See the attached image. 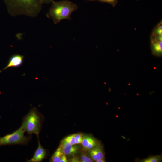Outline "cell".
<instances>
[{
  "instance_id": "cell-1",
  "label": "cell",
  "mask_w": 162,
  "mask_h": 162,
  "mask_svg": "<svg viewBox=\"0 0 162 162\" xmlns=\"http://www.w3.org/2000/svg\"><path fill=\"white\" fill-rule=\"evenodd\" d=\"M9 14L15 17L25 16L34 18L37 16L42 8L39 0H3Z\"/></svg>"
},
{
  "instance_id": "cell-2",
  "label": "cell",
  "mask_w": 162,
  "mask_h": 162,
  "mask_svg": "<svg viewBox=\"0 0 162 162\" xmlns=\"http://www.w3.org/2000/svg\"><path fill=\"white\" fill-rule=\"evenodd\" d=\"M52 3L46 16L51 19L56 24L64 19L70 20L72 13L78 8L76 4L67 0L57 2L54 1Z\"/></svg>"
},
{
  "instance_id": "cell-3",
  "label": "cell",
  "mask_w": 162,
  "mask_h": 162,
  "mask_svg": "<svg viewBox=\"0 0 162 162\" xmlns=\"http://www.w3.org/2000/svg\"><path fill=\"white\" fill-rule=\"evenodd\" d=\"M43 120V116L37 108L34 107L23 118L21 127L28 135L34 134L38 136L41 130Z\"/></svg>"
},
{
  "instance_id": "cell-4",
  "label": "cell",
  "mask_w": 162,
  "mask_h": 162,
  "mask_svg": "<svg viewBox=\"0 0 162 162\" xmlns=\"http://www.w3.org/2000/svg\"><path fill=\"white\" fill-rule=\"evenodd\" d=\"M25 132L21 126L16 130L4 136L0 137V146L16 144L26 145L31 140V136L24 135Z\"/></svg>"
},
{
  "instance_id": "cell-5",
  "label": "cell",
  "mask_w": 162,
  "mask_h": 162,
  "mask_svg": "<svg viewBox=\"0 0 162 162\" xmlns=\"http://www.w3.org/2000/svg\"><path fill=\"white\" fill-rule=\"evenodd\" d=\"M38 146L35 150L32 157L28 161L30 162H40L45 158L47 155V152L41 146L39 136H38Z\"/></svg>"
},
{
  "instance_id": "cell-6",
  "label": "cell",
  "mask_w": 162,
  "mask_h": 162,
  "mask_svg": "<svg viewBox=\"0 0 162 162\" xmlns=\"http://www.w3.org/2000/svg\"><path fill=\"white\" fill-rule=\"evenodd\" d=\"M24 56L19 54H15L12 55L9 58L7 66L0 73L9 68L19 67L22 64L24 58Z\"/></svg>"
},
{
  "instance_id": "cell-7",
  "label": "cell",
  "mask_w": 162,
  "mask_h": 162,
  "mask_svg": "<svg viewBox=\"0 0 162 162\" xmlns=\"http://www.w3.org/2000/svg\"><path fill=\"white\" fill-rule=\"evenodd\" d=\"M60 146L63 153L65 155H74L77 153L80 150L78 146L71 145L63 140L61 142Z\"/></svg>"
},
{
  "instance_id": "cell-8",
  "label": "cell",
  "mask_w": 162,
  "mask_h": 162,
  "mask_svg": "<svg viewBox=\"0 0 162 162\" xmlns=\"http://www.w3.org/2000/svg\"><path fill=\"white\" fill-rule=\"evenodd\" d=\"M150 46L152 54L160 57L162 55V41L151 38Z\"/></svg>"
},
{
  "instance_id": "cell-9",
  "label": "cell",
  "mask_w": 162,
  "mask_h": 162,
  "mask_svg": "<svg viewBox=\"0 0 162 162\" xmlns=\"http://www.w3.org/2000/svg\"><path fill=\"white\" fill-rule=\"evenodd\" d=\"M88 150L89 155L93 160L96 161L104 158V153L103 149L100 145Z\"/></svg>"
},
{
  "instance_id": "cell-10",
  "label": "cell",
  "mask_w": 162,
  "mask_h": 162,
  "mask_svg": "<svg viewBox=\"0 0 162 162\" xmlns=\"http://www.w3.org/2000/svg\"><path fill=\"white\" fill-rule=\"evenodd\" d=\"M86 149L90 150L100 145L98 142L92 137L85 136L83 137L81 143Z\"/></svg>"
},
{
  "instance_id": "cell-11",
  "label": "cell",
  "mask_w": 162,
  "mask_h": 162,
  "mask_svg": "<svg viewBox=\"0 0 162 162\" xmlns=\"http://www.w3.org/2000/svg\"><path fill=\"white\" fill-rule=\"evenodd\" d=\"M60 146L57 149L52 155L50 161L52 162H60L62 156L64 154Z\"/></svg>"
},
{
  "instance_id": "cell-12",
  "label": "cell",
  "mask_w": 162,
  "mask_h": 162,
  "mask_svg": "<svg viewBox=\"0 0 162 162\" xmlns=\"http://www.w3.org/2000/svg\"><path fill=\"white\" fill-rule=\"evenodd\" d=\"M162 21H160L153 29L151 35L162 36Z\"/></svg>"
},
{
  "instance_id": "cell-13",
  "label": "cell",
  "mask_w": 162,
  "mask_h": 162,
  "mask_svg": "<svg viewBox=\"0 0 162 162\" xmlns=\"http://www.w3.org/2000/svg\"><path fill=\"white\" fill-rule=\"evenodd\" d=\"M162 160L161 155L149 156L147 158L139 160V162H159Z\"/></svg>"
},
{
  "instance_id": "cell-14",
  "label": "cell",
  "mask_w": 162,
  "mask_h": 162,
  "mask_svg": "<svg viewBox=\"0 0 162 162\" xmlns=\"http://www.w3.org/2000/svg\"><path fill=\"white\" fill-rule=\"evenodd\" d=\"M80 159L82 162H92L93 160L91 158L90 156L86 152H82L80 155Z\"/></svg>"
},
{
  "instance_id": "cell-15",
  "label": "cell",
  "mask_w": 162,
  "mask_h": 162,
  "mask_svg": "<svg viewBox=\"0 0 162 162\" xmlns=\"http://www.w3.org/2000/svg\"><path fill=\"white\" fill-rule=\"evenodd\" d=\"M65 142L72 145H76L75 134L66 137L63 140Z\"/></svg>"
},
{
  "instance_id": "cell-16",
  "label": "cell",
  "mask_w": 162,
  "mask_h": 162,
  "mask_svg": "<svg viewBox=\"0 0 162 162\" xmlns=\"http://www.w3.org/2000/svg\"><path fill=\"white\" fill-rule=\"evenodd\" d=\"M88 1H98L101 3H106L111 5L113 7H115L118 2L117 0H88Z\"/></svg>"
},
{
  "instance_id": "cell-17",
  "label": "cell",
  "mask_w": 162,
  "mask_h": 162,
  "mask_svg": "<svg viewBox=\"0 0 162 162\" xmlns=\"http://www.w3.org/2000/svg\"><path fill=\"white\" fill-rule=\"evenodd\" d=\"M83 136L81 133L75 134V142L76 144L82 143L83 138Z\"/></svg>"
},
{
  "instance_id": "cell-18",
  "label": "cell",
  "mask_w": 162,
  "mask_h": 162,
  "mask_svg": "<svg viewBox=\"0 0 162 162\" xmlns=\"http://www.w3.org/2000/svg\"><path fill=\"white\" fill-rule=\"evenodd\" d=\"M70 161L72 162H81L80 158L77 156H74L70 160Z\"/></svg>"
},
{
  "instance_id": "cell-19",
  "label": "cell",
  "mask_w": 162,
  "mask_h": 162,
  "mask_svg": "<svg viewBox=\"0 0 162 162\" xmlns=\"http://www.w3.org/2000/svg\"><path fill=\"white\" fill-rule=\"evenodd\" d=\"M68 160L67 159L66 155L64 154L62 157L60 162H67Z\"/></svg>"
},
{
  "instance_id": "cell-20",
  "label": "cell",
  "mask_w": 162,
  "mask_h": 162,
  "mask_svg": "<svg viewBox=\"0 0 162 162\" xmlns=\"http://www.w3.org/2000/svg\"><path fill=\"white\" fill-rule=\"evenodd\" d=\"M42 4L52 3L54 0H39Z\"/></svg>"
},
{
  "instance_id": "cell-21",
  "label": "cell",
  "mask_w": 162,
  "mask_h": 162,
  "mask_svg": "<svg viewBox=\"0 0 162 162\" xmlns=\"http://www.w3.org/2000/svg\"><path fill=\"white\" fill-rule=\"evenodd\" d=\"M96 162H105V160L104 159V158H102L99 160H98L96 161Z\"/></svg>"
}]
</instances>
